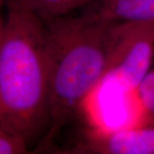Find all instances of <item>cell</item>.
<instances>
[{"label": "cell", "instance_id": "30bf717a", "mask_svg": "<svg viewBox=\"0 0 154 154\" xmlns=\"http://www.w3.org/2000/svg\"><path fill=\"white\" fill-rule=\"evenodd\" d=\"M4 3H5V0H0V10H1V7H2Z\"/></svg>", "mask_w": 154, "mask_h": 154}, {"label": "cell", "instance_id": "3957f363", "mask_svg": "<svg viewBox=\"0 0 154 154\" xmlns=\"http://www.w3.org/2000/svg\"><path fill=\"white\" fill-rule=\"evenodd\" d=\"M153 56L154 22L124 24L108 75L128 92H135L150 71Z\"/></svg>", "mask_w": 154, "mask_h": 154}, {"label": "cell", "instance_id": "5b68a950", "mask_svg": "<svg viewBox=\"0 0 154 154\" xmlns=\"http://www.w3.org/2000/svg\"><path fill=\"white\" fill-rule=\"evenodd\" d=\"M80 11L115 23L154 22V0H90Z\"/></svg>", "mask_w": 154, "mask_h": 154}, {"label": "cell", "instance_id": "6da1fadb", "mask_svg": "<svg viewBox=\"0 0 154 154\" xmlns=\"http://www.w3.org/2000/svg\"><path fill=\"white\" fill-rule=\"evenodd\" d=\"M45 22L49 46V108L39 148H49L87 97L109 75L124 25L82 11Z\"/></svg>", "mask_w": 154, "mask_h": 154}, {"label": "cell", "instance_id": "ba28073f", "mask_svg": "<svg viewBox=\"0 0 154 154\" xmlns=\"http://www.w3.org/2000/svg\"><path fill=\"white\" fill-rule=\"evenodd\" d=\"M3 26H4V21L2 20V17L0 15V36H1V33H2V30H3Z\"/></svg>", "mask_w": 154, "mask_h": 154}, {"label": "cell", "instance_id": "277c9868", "mask_svg": "<svg viewBox=\"0 0 154 154\" xmlns=\"http://www.w3.org/2000/svg\"><path fill=\"white\" fill-rule=\"evenodd\" d=\"M75 153L154 154V123L112 131H89Z\"/></svg>", "mask_w": 154, "mask_h": 154}, {"label": "cell", "instance_id": "9c48e42d", "mask_svg": "<svg viewBox=\"0 0 154 154\" xmlns=\"http://www.w3.org/2000/svg\"><path fill=\"white\" fill-rule=\"evenodd\" d=\"M1 120H2V102L0 98V125H1Z\"/></svg>", "mask_w": 154, "mask_h": 154}, {"label": "cell", "instance_id": "7a4b0ae2", "mask_svg": "<svg viewBox=\"0 0 154 154\" xmlns=\"http://www.w3.org/2000/svg\"><path fill=\"white\" fill-rule=\"evenodd\" d=\"M5 3L7 16L0 36L1 126L29 146L45 134L48 123V32L44 20L17 0Z\"/></svg>", "mask_w": 154, "mask_h": 154}, {"label": "cell", "instance_id": "52a82bcc", "mask_svg": "<svg viewBox=\"0 0 154 154\" xmlns=\"http://www.w3.org/2000/svg\"><path fill=\"white\" fill-rule=\"evenodd\" d=\"M28 152V146L22 138L0 125V154H22Z\"/></svg>", "mask_w": 154, "mask_h": 154}, {"label": "cell", "instance_id": "8992f818", "mask_svg": "<svg viewBox=\"0 0 154 154\" xmlns=\"http://www.w3.org/2000/svg\"><path fill=\"white\" fill-rule=\"evenodd\" d=\"M42 20L69 16L81 11L90 0H17Z\"/></svg>", "mask_w": 154, "mask_h": 154}]
</instances>
